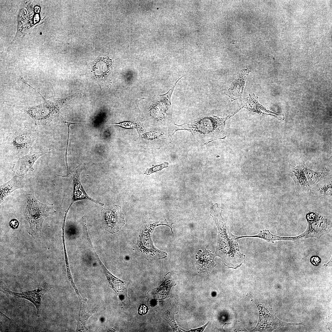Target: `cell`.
<instances>
[{
	"label": "cell",
	"mask_w": 332,
	"mask_h": 332,
	"mask_svg": "<svg viewBox=\"0 0 332 332\" xmlns=\"http://www.w3.org/2000/svg\"><path fill=\"white\" fill-rule=\"evenodd\" d=\"M246 295L256 305L259 312L258 322L252 331L271 332L284 326L301 324H291L280 320L276 316L266 300L263 299L260 296L256 294H248Z\"/></svg>",
	"instance_id": "obj_6"
},
{
	"label": "cell",
	"mask_w": 332,
	"mask_h": 332,
	"mask_svg": "<svg viewBox=\"0 0 332 332\" xmlns=\"http://www.w3.org/2000/svg\"><path fill=\"white\" fill-rule=\"evenodd\" d=\"M50 149H42L38 152L30 151L28 154L19 158L14 164L13 170L17 174L23 176L28 172L33 171L34 164L36 160L43 155L50 152Z\"/></svg>",
	"instance_id": "obj_11"
},
{
	"label": "cell",
	"mask_w": 332,
	"mask_h": 332,
	"mask_svg": "<svg viewBox=\"0 0 332 332\" xmlns=\"http://www.w3.org/2000/svg\"><path fill=\"white\" fill-rule=\"evenodd\" d=\"M215 223L219 230L216 256L221 257L228 268L237 269L245 262L246 256L240 252L239 239L229 232L224 219Z\"/></svg>",
	"instance_id": "obj_2"
},
{
	"label": "cell",
	"mask_w": 332,
	"mask_h": 332,
	"mask_svg": "<svg viewBox=\"0 0 332 332\" xmlns=\"http://www.w3.org/2000/svg\"><path fill=\"white\" fill-rule=\"evenodd\" d=\"M64 122L67 125V128H68L67 140V144H66V152H65V160H66V164L67 168V173H68V172H69V171L68 166V164H67V152L68 147V143H69V134H70V128H69V127H70V126L72 124H81V123L69 122L68 121H65V120Z\"/></svg>",
	"instance_id": "obj_17"
},
{
	"label": "cell",
	"mask_w": 332,
	"mask_h": 332,
	"mask_svg": "<svg viewBox=\"0 0 332 332\" xmlns=\"http://www.w3.org/2000/svg\"><path fill=\"white\" fill-rule=\"evenodd\" d=\"M258 97L256 96L254 94H250L248 97H244L241 99V108H244L251 109L258 113H270L263 108L259 104L258 101Z\"/></svg>",
	"instance_id": "obj_15"
},
{
	"label": "cell",
	"mask_w": 332,
	"mask_h": 332,
	"mask_svg": "<svg viewBox=\"0 0 332 332\" xmlns=\"http://www.w3.org/2000/svg\"><path fill=\"white\" fill-rule=\"evenodd\" d=\"M227 117L219 118L215 116L204 117L193 122L176 125L174 131L186 130L191 132L197 140L204 143L219 136Z\"/></svg>",
	"instance_id": "obj_3"
},
{
	"label": "cell",
	"mask_w": 332,
	"mask_h": 332,
	"mask_svg": "<svg viewBox=\"0 0 332 332\" xmlns=\"http://www.w3.org/2000/svg\"><path fill=\"white\" fill-rule=\"evenodd\" d=\"M324 320L328 328L330 331L331 329L332 328L331 315L328 316L327 317L324 318Z\"/></svg>",
	"instance_id": "obj_20"
},
{
	"label": "cell",
	"mask_w": 332,
	"mask_h": 332,
	"mask_svg": "<svg viewBox=\"0 0 332 332\" xmlns=\"http://www.w3.org/2000/svg\"><path fill=\"white\" fill-rule=\"evenodd\" d=\"M38 134L35 128L25 126L21 130L10 134L6 139L7 146L15 155H25L31 148Z\"/></svg>",
	"instance_id": "obj_7"
},
{
	"label": "cell",
	"mask_w": 332,
	"mask_h": 332,
	"mask_svg": "<svg viewBox=\"0 0 332 332\" xmlns=\"http://www.w3.org/2000/svg\"><path fill=\"white\" fill-rule=\"evenodd\" d=\"M51 288L49 283H45L38 288L32 290H28L21 293L13 292L9 289L2 281L0 283V291L5 294L8 297H13L17 298H24L27 299L35 306L37 310L38 317H39L42 311V299L47 292Z\"/></svg>",
	"instance_id": "obj_8"
},
{
	"label": "cell",
	"mask_w": 332,
	"mask_h": 332,
	"mask_svg": "<svg viewBox=\"0 0 332 332\" xmlns=\"http://www.w3.org/2000/svg\"><path fill=\"white\" fill-rule=\"evenodd\" d=\"M331 265H332V259H330V261L329 262H328L326 264H324V266H327L328 265H329V266H331Z\"/></svg>",
	"instance_id": "obj_22"
},
{
	"label": "cell",
	"mask_w": 332,
	"mask_h": 332,
	"mask_svg": "<svg viewBox=\"0 0 332 332\" xmlns=\"http://www.w3.org/2000/svg\"><path fill=\"white\" fill-rule=\"evenodd\" d=\"M30 86L40 95L45 101L44 103L38 105L28 106L5 104L29 115L37 125H45L51 121L58 114L60 115L59 111L61 108L71 104L75 97L78 96V93H76L64 97L55 98L51 97L48 100H46L34 88Z\"/></svg>",
	"instance_id": "obj_1"
},
{
	"label": "cell",
	"mask_w": 332,
	"mask_h": 332,
	"mask_svg": "<svg viewBox=\"0 0 332 332\" xmlns=\"http://www.w3.org/2000/svg\"><path fill=\"white\" fill-rule=\"evenodd\" d=\"M27 205L24 215L28 221L29 234L34 239L42 236V224L44 219L56 212L53 204H44L40 202L32 194L26 196Z\"/></svg>",
	"instance_id": "obj_5"
},
{
	"label": "cell",
	"mask_w": 332,
	"mask_h": 332,
	"mask_svg": "<svg viewBox=\"0 0 332 332\" xmlns=\"http://www.w3.org/2000/svg\"><path fill=\"white\" fill-rule=\"evenodd\" d=\"M101 213L102 227L110 233L118 232L125 224L124 215L118 205L103 208Z\"/></svg>",
	"instance_id": "obj_9"
},
{
	"label": "cell",
	"mask_w": 332,
	"mask_h": 332,
	"mask_svg": "<svg viewBox=\"0 0 332 332\" xmlns=\"http://www.w3.org/2000/svg\"><path fill=\"white\" fill-rule=\"evenodd\" d=\"M325 177L312 189L311 193L319 196H331L332 179L326 180Z\"/></svg>",
	"instance_id": "obj_16"
},
{
	"label": "cell",
	"mask_w": 332,
	"mask_h": 332,
	"mask_svg": "<svg viewBox=\"0 0 332 332\" xmlns=\"http://www.w3.org/2000/svg\"><path fill=\"white\" fill-rule=\"evenodd\" d=\"M198 255V259L196 263L198 272L202 273L211 271L216 265L214 261L216 256L215 254H213L211 251L205 249Z\"/></svg>",
	"instance_id": "obj_13"
},
{
	"label": "cell",
	"mask_w": 332,
	"mask_h": 332,
	"mask_svg": "<svg viewBox=\"0 0 332 332\" xmlns=\"http://www.w3.org/2000/svg\"><path fill=\"white\" fill-rule=\"evenodd\" d=\"M307 160L305 157L302 156L297 166L289 165V175L294 183L296 193L298 195L311 192L312 189L328 175L329 171L319 172L311 169L306 165Z\"/></svg>",
	"instance_id": "obj_4"
},
{
	"label": "cell",
	"mask_w": 332,
	"mask_h": 332,
	"mask_svg": "<svg viewBox=\"0 0 332 332\" xmlns=\"http://www.w3.org/2000/svg\"><path fill=\"white\" fill-rule=\"evenodd\" d=\"M251 71L248 69L243 70L232 82L227 94L231 101L241 98L246 79Z\"/></svg>",
	"instance_id": "obj_12"
},
{
	"label": "cell",
	"mask_w": 332,
	"mask_h": 332,
	"mask_svg": "<svg viewBox=\"0 0 332 332\" xmlns=\"http://www.w3.org/2000/svg\"><path fill=\"white\" fill-rule=\"evenodd\" d=\"M86 166L85 163H82L77 166L73 171L72 173L69 172L66 175L61 176L57 175L62 177H69L71 178L73 183V197L71 200L70 205L68 210L67 212L71 206L75 202L77 201L83 200H90L96 204H98L101 206H103L104 204L99 202L90 197L85 192L81 183L80 180V176L82 171L85 169Z\"/></svg>",
	"instance_id": "obj_10"
},
{
	"label": "cell",
	"mask_w": 332,
	"mask_h": 332,
	"mask_svg": "<svg viewBox=\"0 0 332 332\" xmlns=\"http://www.w3.org/2000/svg\"><path fill=\"white\" fill-rule=\"evenodd\" d=\"M10 225L12 228L15 229L18 227L19 223L18 221L17 220L13 219L10 221Z\"/></svg>",
	"instance_id": "obj_21"
},
{
	"label": "cell",
	"mask_w": 332,
	"mask_h": 332,
	"mask_svg": "<svg viewBox=\"0 0 332 332\" xmlns=\"http://www.w3.org/2000/svg\"><path fill=\"white\" fill-rule=\"evenodd\" d=\"M168 164V163H165L160 165L155 166L154 167H153L152 168L149 169V170H147L145 173L147 174H150L152 173L153 172H154L157 171L160 169H161L165 167H167Z\"/></svg>",
	"instance_id": "obj_18"
},
{
	"label": "cell",
	"mask_w": 332,
	"mask_h": 332,
	"mask_svg": "<svg viewBox=\"0 0 332 332\" xmlns=\"http://www.w3.org/2000/svg\"><path fill=\"white\" fill-rule=\"evenodd\" d=\"M311 262L314 265H318L321 263V259L318 256H313L311 258Z\"/></svg>",
	"instance_id": "obj_19"
},
{
	"label": "cell",
	"mask_w": 332,
	"mask_h": 332,
	"mask_svg": "<svg viewBox=\"0 0 332 332\" xmlns=\"http://www.w3.org/2000/svg\"><path fill=\"white\" fill-rule=\"evenodd\" d=\"M24 185L23 177L15 175L10 180L1 185L0 204L12 192L16 189L23 188Z\"/></svg>",
	"instance_id": "obj_14"
}]
</instances>
